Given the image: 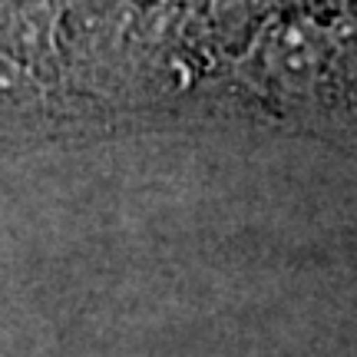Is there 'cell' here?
<instances>
[{
    "mask_svg": "<svg viewBox=\"0 0 357 357\" xmlns=\"http://www.w3.org/2000/svg\"><path fill=\"white\" fill-rule=\"evenodd\" d=\"M265 63L275 73V79H281L284 86H307L321 73V63H324L321 33L314 26L284 24L268 40Z\"/></svg>",
    "mask_w": 357,
    "mask_h": 357,
    "instance_id": "cell-1",
    "label": "cell"
}]
</instances>
